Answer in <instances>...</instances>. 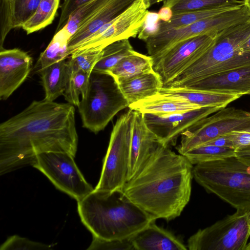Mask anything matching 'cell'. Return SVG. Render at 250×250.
I'll return each instance as SVG.
<instances>
[{
  "mask_svg": "<svg viewBox=\"0 0 250 250\" xmlns=\"http://www.w3.org/2000/svg\"><path fill=\"white\" fill-rule=\"evenodd\" d=\"M75 109L43 99L0 125V175L34 165L38 155L62 152L75 157L78 136Z\"/></svg>",
  "mask_w": 250,
  "mask_h": 250,
  "instance_id": "1",
  "label": "cell"
},
{
  "mask_svg": "<svg viewBox=\"0 0 250 250\" xmlns=\"http://www.w3.org/2000/svg\"><path fill=\"white\" fill-rule=\"evenodd\" d=\"M193 166L160 143L120 191L155 220L170 221L189 201Z\"/></svg>",
  "mask_w": 250,
  "mask_h": 250,
  "instance_id": "2",
  "label": "cell"
},
{
  "mask_svg": "<svg viewBox=\"0 0 250 250\" xmlns=\"http://www.w3.org/2000/svg\"><path fill=\"white\" fill-rule=\"evenodd\" d=\"M83 224L92 235L105 239L128 238L153 220L120 191L95 189L77 202Z\"/></svg>",
  "mask_w": 250,
  "mask_h": 250,
  "instance_id": "3",
  "label": "cell"
},
{
  "mask_svg": "<svg viewBox=\"0 0 250 250\" xmlns=\"http://www.w3.org/2000/svg\"><path fill=\"white\" fill-rule=\"evenodd\" d=\"M250 35V20L222 31L207 52L165 86H187L211 75L250 65V51L240 49Z\"/></svg>",
  "mask_w": 250,
  "mask_h": 250,
  "instance_id": "4",
  "label": "cell"
},
{
  "mask_svg": "<svg viewBox=\"0 0 250 250\" xmlns=\"http://www.w3.org/2000/svg\"><path fill=\"white\" fill-rule=\"evenodd\" d=\"M193 178L237 209H250V166L235 156L193 166Z\"/></svg>",
  "mask_w": 250,
  "mask_h": 250,
  "instance_id": "5",
  "label": "cell"
},
{
  "mask_svg": "<svg viewBox=\"0 0 250 250\" xmlns=\"http://www.w3.org/2000/svg\"><path fill=\"white\" fill-rule=\"evenodd\" d=\"M129 104L109 74L93 70L85 95L78 105L83 126L97 134Z\"/></svg>",
  "mask_w": 250,
  "mask_h": 250,
  "instance_id": "6",
  "label": "cell"
},
{
  "mask_svg": "<svg viewBox=\"0 0 250 250\" xmlns=\"http://www.w3.org/2000/svg\"><path fill=\"white\" fill-rule=\"evenodd\" d=\"M134 115L135 111L129 108L113 125L95 190L120 191L127 182Z\"/></svg>",
  "mask_w": 250,
  "mask_h": 250,
  "instance_id": "7",
  "label": "cell"
},
{
  "mask_svg": "<svg viewBox=\"0 0 250 250\" xmlns=\"http://www.w3.org/2000/svg\"><path fill=\"white\" fill-rule=\"evenodd\" d=\"M250 237V209H237L199 229L188 240L189 250H244Z\"/></svg>",
  "mask_w": 250,
  "mask_h": 250,
  "instance_id": "8",
  "label": "cell"
},
{
  "mask_svg": "<svg viewBox=\"0 0 250 250\" xmlns=\"http://www.w3.org/2000/svg\"><path fill=\"white\" fill-rule=\"evenodd\" d=\"M212 114L197 122L181 134L176 147L179 154L184 155L218 136L250 126V112L241 109L226 107Z\"/></svg>",
  "mask_w": 250,
  "mask_h": 250,
  "instance_id": "9",
  "label": "cell"
},
{
  "mask_svg": "<svg viewBox=\"0 0 250 250\" xmlns=\"http://www.w3.org/2000/svg\"><path fill=\"white\" fill-rule=\"evenodd\" d=\"M74 157L62 152H48L37 155L33 167L46 176L55 187L77 202L94 189L77 166Z\"/></svg>",
  "mask_w": 250,
  "mask_h": 250,
  "instance_id": "10",
  "label": "cell"
},
{
  "mask_svg": "<svg viewBox=\"0 0 250 250\" xmlns=\"http://www.w3.org/2000/svg\"><path fill=\"white\" fill-rule=\"evenodd\" d=\"M221 32L187 39L151 57L153 69L160 77L164 86L173 81L207 52L215 43Z\"/></svg>",
  "mask_w": 250,
  "mask_h": 250,
  "instance_id": "11",
  "label": "cell"
},
{
  "mask_svg": "<svg viewBox=\"0 0 250 250\" xmlns=\"http://www.w3.org/2000/svg\"><path fill=\"white\" fill-rule=\"evenodd\" d=\"M149 7L146 0H137L82 42L71 52L70 56L103 50L114 42L136 37L144 23Z\"/></svg>",
  "mask_w": 250,
  "mask_h": 250,
  "instance_id": "12",
  "label": "cell"
},
{
  "mask_svg": "<svg viewBox=\"0 0 250 250\" xmlns=\"http://www.w3.org/2000/svg\"><path fill=\"white\" fill-rule=\"evenodd\" d=\"M243 21L241 11L235 9L186 26L157 32L145 42L147 53L154 57L182 41L202 34L220 33Z\"/></svg>",
  "mask_w": 250,
  "mask_h": 250,
  "instance_id": "13",
  "label": "cell"
},
{
  "mask_svg": "<svg viewBox=\"0 0 250 250\" xmlns=\"http://www.w3.org/2000/svg\"><path fill=\"white\" fill-rule=\"evenodd\" d=\"M217 107H203L188 111L157 115L142 114L147 127L164 145L175 146L178 138L199 120L219 110Z\"/></svg>",
  "mask_w": 250,
  "mask_h": 250,
  "instance_id": "14",
  "label": "cell"
},
{
  "mask_svg": "<svg viewBox=\"0 0 250 250\" xmlns=\"http://www.w3.org/2000/svg\"><path fill=\"white\" fill-rule=\"evenodd\" d=\"M32 59L18 48L0 50V99H7L29 75Z\"/></svg>",
  "mask_w": 250,
  "mask_h": 250,
  "instance_id": "15",
  "label": "cell"
},
{
  "mask_svg": "<svg viewBox=\"0 0 250 250\" xmlns=\"http://www.w3.org/2000/svg\"><path fill=\"white\" fill-rule=\"evenodd\" d=\"M184 87L242 96L248 94L250 91V65L216 74Z\"/></svg>",
  "mask_w": 250,
  "mask_h": 250,
  "instance_id": "16",
  "label": "cell"
},
{
  "mask_svg": "<svg viewBox=\"0 0 250 250\" xmlns=\"http://www.w3.org/2000/svg\"><path fill=\"white\" fill-rule=\"evenodd\" d=\"M137 0H109L83 24L70 37L69 54L103 26L118 17Z\"/></svg>",
  "mask_w": 250,
  "mask_h": 250,
  "instance_id": "17",
  "label": "cell"
},
{
  "mask_svg": "<svg viewBox=\"0 0 250 250\" xmlns=\"http://www.w3.org/2000/svg\"><path fill=\"white\" fill-rule=\"evenodd\" d=\"M160 143L156 135L146 125L143 114L135 111L127 181L135 175Z\"/></svg>",
  "mask_w": 250,
  "mask_h": 250,
  "instance_id": "18",
  "label": "cell"
},
{
  "mask_svg": "<svg viewBox=\"0 0 250 250\" xmlns=\"http://www.w3.org/2000/svg\"><path fill=\"white\" fill-rule=\"evenodd\" d=\"M164 96L183 100L202 107L222 109L242 95L237 94L203 90L188 87L163 86L159 93Z\"/></svg>",
  "mask_w": 250,
  "mask_h": 250,
  "instance_id": "19",
  "label": "cell"
},
{
  "mask_svg": "<svg viewBox=\"0 0 250 250\" xmlns=\"http://www.w3.org/2000/svg\"><path fill=\"white\" fill-rule=\"evenodd\" d=\"M153 220L130 237L135 250H187V246Z\"/></svg>",
  "mask_w": 250,
  "mask_h": 250,
  "instance_id": "20",
  "label": "cell"
},
{
  "mask_svg": "<svg viewBox=\"0 0 250 250\" xmlns=\"http://www.w3.org/2000/svg\"><path fill=\"white\" fill-rule=\"evenodd\" d=\"M118 84L129 105L158 94L164 86L160 77L154 70L135 76Z\"/></svg>",
  "mask_w": 250,
  "mask_h": 250,
  "instance_id": "21",
  "label": "cell"
},
{
  "mask_svg": "<svg viewBox=\"0 0 250 250\" xmlns=\"http://www.w3.org/2000/svg\"><path fill=\"white\" fill-rule=\"evenodd\" d=\"M200 105L179 99L167 97L158 94L139 101L128 106L129 109L142 114L157 115L170 114L200 108Z\"/></svg>",
  "mask_w": 250,
  "mask_h": 250,
  "instance_id": "22",
  "label": "cell"
},
{
  "mask_svg": "<svg viewBox=\"0 0 250 250\" xmlns=\"http://www.w3.org/2000/svg\"><path fill=\"white\" fill-rule=\"evenodd\" d=\"M46 100L54 101L63 95L68 80L67 61L63 60L45 68L39 73Z\"/></svg>",
  "mask_w": 250,
  "mask_h": 250,
  "instance_id": "23",
  "label": "cell"
},
{
  "mask_svg": "<svg viewBox=\"0 0 250 250\" xmlns=\"http://www.w3.org/2000/svg\"><path fill=\"white\" fill-rule=\"evenodd\" d=\"M152 71V58L134 51L120 61L108 74L119 84L135 76Z\"/></svg>",
  "mask_w": 250,
  "mask_h": 250,
  "instance_id": "24",
  "label": "cell"
},
{
  "mask_svg": "<svg viewBox=\"0 0 250 250\" xmlns=\"http://www.w3.org/2000/svg\"><path fill=\"white\" fill-rule=\"evenodd\" d=\"M70 37L64 27L56 32L47 47L41 53L34 68L35 71L39 73L52 64L70 57L68 44Z\"/></svg>",
  "mask_w": 250,
  "mask_h": 250,
  "instance_id": "25",
  "label": "cell"
},
{
  "mask_svg": "<svg viewBox=\"0 0 250 250\" xmlns=\"http://www.w3.org/2000/svg\"><path fill=\"white\" fill-rule=\"evenodd\" d=\"M244 4H226L213 8L202 9L173 14L167 22L161 21L157 32L186 26L227 11L236 9Z\"/></svg>",
  "mask_w": 250,
  "mask_h": 250,
  "instance_id": "26",
  "label": "cell"
},
{
  "mask_svg": "<svg viewBox=\"0 0 250 250\" xmlns=\"http://www.w3.org/2000/svg\"><path fill=\"white\" fill-rule=\"evenodd\" d=\"M135 50L128 39L114 42L103 50V55L93 70L108 73L124 58Z\"/></svg>",
  "mask_w": 250,
  "mask_h": 250,
  "instance_id": "27",
  "label": "cell"
},
{
  "mask_svg": "<svg viewBox=\"0 0 250 250\" xmlns=\"http://www.w3.org/2000/svg\"><path fill=\"white\" fill-rule=\"evenodd\" d=\"M60 4V0H41L33 16L22 26L30 34L50 24L53 21Z\"/></svg>",
  "mask_w": 250,
  "mask_h": 250,
  "instance_id": "28",
  "label": "cell"
},
{
  "mask_svg": "<svg viewBox=\"0 0 250 250\" xmlns=\"http://www.w3.org/2000/svg\"><path fill=\"white\" fill-rule=\"evenodd\" d=\"M67 68L68 80L63 95L68 103L78 106L80 95L83 97L86 92L90 74L74 70L68 64Z\"/></svg>",
  "mask_w": 250,
  "mask_h": 250,
  "instance_id": "29",
  "label": "cell"
},
{
  "mask_svg": "<svg viewBox=\"0 0 250 250\" xmlns=\"http://www.w3.org/2000/svg\"><path fill=\"white\" fill-rule=\"evenodd\" d=\"M193 165L213 161L235 156V149L213 145H204L193 148L184 155Z\"/></svg>",
  "mask_w": 250,
  "mask_h": 250,
  "instance_id": "30",
  "label": "cell"
},
{
  "mask_svg": "<svg viewBox=\"0 0 250 250\" xmlns=\"http://www.w3.org/2000/svg\"><path fill=\"white\" fill-rule=\"evenodd\" d=\"M244 2L238 0H166L163 6L169 7L175 14L226 4L238 5Z\"/></svg>",
  "mask_w": 250,
  "mask_h": 250,
  "instance_id": "31",
  "label": "cell"
},
{
  "mask_svg": "<svg viewBox=\"0 0 250 250\" xmlns=\"http://www.w3.org/2000/svg\"><path fill=\"white\" fill-rule=\"evenodd\" d=\"M109 0H90L74 11L63 27L71 37L77 29Z\"/></svg>",
  "mask_w": 250,
  "mask_h": 250,
  "instance_id": "32",
  "label": "cell"
},
{
  "mask_svg": "<svg viewBox=\"0 0 250 250\" xmlns=\"http://www.w3.org/2000/svg\"><path fill=\"white\" fill-rule=\"evenodd\" d=\"M41 0H11L13 27H21L34 14Z\"/></svg>",
  "mask_w": 250,
  "mask_h": 250,
  "instance_id": "33",
  "label": "cell"
},
{
  "mask_svg": "<svg viewBox=\"0 0 250 250\" xmlns=\"http://www.w3.org/2000/svg\"><path fill=\"white\" fill-rule=\"evenodd\" d=\"M103 50L89 51L70 56L69 60L67 61V64L74 70L91 74L103 55Z\"/></svg>",
  "mask_w": 250,
  "mask_h": 250,
  "instance_id": "34",
  "label": "cell"
},
{
  "mask_svg": "<svg viewBox=\"0 0 250 250\" xmlns=\"http://www.w3.org/2000/svg\"><path fill=\"white\" fill-rule=\"evenodd\" d=\"M51 246L14 235L8 237L1 245L0 250H49Z\"/></svg>",
  "mask_w": 250,
  "mask_h": 250,
  "instance_id": "35",
  "label": "cell"
},
{
  "mask_svg": "<svg viewBox=\"0 0 250 250\" xmlns=\"http://www.w3.org/2000/svg\"><path fill=\"white\" fill-rule=\"evenodd\" d=\"M87 250H135L130 238L124 239H105L92 235Z\"/></svg>",
  "mask_w": 250,
  "mask_h": 250,
  "instance_id": "36",
  "label": "cell"
},
{
  "mask_svg": "<svg viewBox=\"0 0 250 250\" xmlns=\"http://www.w3.org/2000/svg\"><path fill=\"white\" fill-rule=\"evenodd\" d=\"M0 50L3 49L5 39L14 28L11 0H0Z\"/></svg>",
  "mask_w": 250,
  "mask_h": 250,
  "instance_id": "37",
  "label": "cell"
},
{
  "mask_svg": "<svg viewBox=\"0 0 250 250\" xmlns=\"http://www.w3.org/2000/svg\"><path fill=\"white\" fill-rule=\"evenodd\" d=\"M160 21L158 13L148 11L138 34V38L146 42L149 38L157 33Z\"/></svg>",
  "mask_w": 250,
  "mask_h": 250,
  "instance_id": "38",
  "label": "cell"
},
{
  "mask_svg": "<svg viewBox=\"0 0 250 250\" xmlns=\"http://www.w3.org/2000/svg\"><path fill=\"white\" fill-rule=\"evenodd\" d=\"M89 0H64L56 31L58 32L66 25L69 17L74 11Z\"/></svg>",
  "mask_w": 250,
  "mask_h": 250,
  "instance_id": "39",
  "label": "cell"
},
{
  "mask_svg": "<svg viewBox=\"0 0 250 250\" xmlns=\"http://www.w3.org/2000/svg\"><path fill=\"white\" fill-rule=\"evenodd\" d=\"M231 138L234 149L250 145V126L231 132Z\"/></svg>",
  "mask_w": 250,
  "mask_h": 250,
  "instance_id": "40",
  "label": "cell"
},
{
  "mask_svg": "<svg viewBox=\"0 0 250 250\" xmlns=\"http://www.w3.org/2000/svg\"><path fill=\"white\" fill-rule=\"evenodd\" d=\"M230 133L231 132L218 136L204 145H213L221 147H228L234 149Z\"/></svg>",
  "mask_w": 250,
  "mask_h": 250,
  "instance_id": "41",
  "label": "cell"
},
{
  "mask_svg": "<svg viewBox=\"0 0 250 250\" xmlns=\"http://www.w3.org/2000/svg\"><path fill=\"white\" fill-rule=\"evenodd\" d=\"M235 156L242 162L250 166V145L236 148Z\"/></svg>",
  "mask_w": 250,
  "mask_h": 250,
  "instance_id": "42",
  "label": "cell"
},
{
  "mask_svg": "<svg viewBox=\"0 0 250 250\" xmlns=\"http://www.w3.org/2000/svg\"><path fill=\"white\" fill-rule=\"evenodd\" d=\"M160 20L162 21H169L173 16V12L170 8L167 6H162L158 12Z\"/></svg>",
  "mask_w": 250,
  "mask_h": 250,
  "instance_id": "43",
  "label": "cell"
},
{
  "mask_svg": "<svg viewBox=\"0 0 250 250\" xmlns=\"http://www.w3.org/2000/svg\"><path fill=\"white\" fill-rule=\"evenodd\" d=\"M240 49L243 52L250 51V35L241 44Z\"/></svg>",
  "mask_w": 250,
  "mask_h": 250,
  "instance_id": "44",
  "label": "cell"
},
{
  "mask_svg": "<svg viewBox=\"0 0 250 250\" xmlns=\"http://www.w3.org/2000/svg\"><path fill=\"white\" fill-rule=\"evenodd\" d=\"M150 6L157 3L165 1L166 0H146Z\"/></svg>",
  "mask_w": 250,
  "mask_h": 250,
  "instance_id": "45",
  "label": "cell"
},
{
  "mask_svg": "<svg viewBox=\"0 0 250 250\" xmlns=\"http://www.w3.org/2000/svg\"><path fill=\"white\" fill-rule=\"evenodd\" d=\"M244 4L250 12V0H244Z\"/></svg>",
  "mask_w": 250,
  "mask_h": 250,
  "instance_id": "46",
  "label": "cell"
},
{
  "mask_svg": "<svg viewBox=\"0 0 250 250\" xmlns=\"http://www.w3.org/2000/svg\"><path fill=\"white\" fill-rule=\"evenodd\" d=\"M244 250H250V242L248 243Z\"/></svg>",
  "mask_w": 250,
  "mask_h": 250,
  "instance_id": "47",
  "label": "cell"
},
{
  "mask_svg": "<svg viewBox=\"0 0 250 250\" xmlns=\"http://www.w3.org/2000/svg\"><path fill=\"white\" fill-rule=\"evenodd\" d=\"M248 94H250V91H249V92L248 93Z\"/></svg>",
  "mask_w": 250,
  "mask_h": 250,
  "instance_id": "48",
  "label": "cell"
}]
</instances>
